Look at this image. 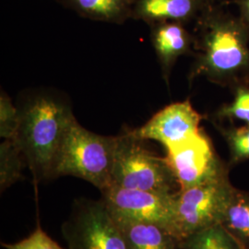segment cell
<instances>
[{
  "instance_id": "ba28073f",
  "label": "cell",
  "mask_w": 249,
  "mask_h": 249,
  "mask_svg": "<svg viewBox=\"0 0 249 249\" xmlns=\"http://www.w3.org/2000/svg\"><path fill=\"white\" fill-rule=\"evenodd\" d=\"M101 194L102 199L113 216L157 224L178 238L175 207L176 193L161 194L110 186L102 190Z\"/></svg>"
},
{
  "instance_id": "7c38bea8",
  "label": "cell",
  "mask_w": 249,
  "mask_h": 249,
  "mask_svg": "<svg viewBox=\"0 0 249 249\" xmlns=\"http://www.w3.org/2000/svg\"><path fill=\"white\" fill-rule=\"evenodd\" d=\"M113 218L127 249H179L180 241L178 237L157 224L115 216Z\"/></svg>"
},
{
  "instance_id": "5bb4252c",
  "label": "cell",
  "mask_w": 249,
  "mask_h": 249,
  "mask_svg": "<svg viewBox=\"0 0 249 249\" xmlns=\"http://www.w3.org/2000/svg\"><path fill=\"white\" fill-rule=\"evenodd\" d=\"M82 16L107 22L122 23L133 11V0H68Z\"/></svg>"
},
{
  "instance_id": "e0dca14e",
  "label": "cell",
  "mask_w": 249,
  "mask_h": 249,
  "mask_svg": "<svg viewBox=\"0 0 249 249\" xmlns=\"http://www.w3.org/2000/svg\"><path fill=\"white\" fill-rule=\"evenodd\" d=\"M213 124L227 143L230 153L229 166L249 160V124L223 126L219 123Z\"/></svg>"
},
{
  "instance_id": "52a82bcc",
  "label": "cell",
  "mask_w": 249,
  "mask_h": 249,
  "mask_svg": "<svg viewBox=\"0 0 249 249\" xmlns=\"http://www.w3.org/2000/svg\"><path fill=\"white\" fill-rule=\"evenodd\" d=\"M164 157L180 190L200 185L229 173L225 163L214 149L213 144L203 128L195 136L165 149Z\"/></svg>"
},
{
  "instance_id": "6da1fadb",
  "label": "cell",
  "mask_w": 249,
  "mask_h": 249,
  "mask_svg": "<svg viewBox=\"0 0 249 249\" xmlns=\"http://www.w3.org/2000/svg\"><path fill=\"white\" fill-rule=\"evenodd\" d=\"M190 81L204 77L232 89L249 84V25L219 5L196 20Z\"/></svg>"
},
{
  "instance_id": "ac0fdd59",
  "label": "cell",
  "mask_w": 249,
  "mask_h": 249,
  "mask_svg": "<svg viewBox=\"0 0 249 249\" xmlns=\"http://www.w3.org/2000/svg\"><path fill=\"white\" fill-rule=\"evenodd\" d=\"M233 97L230 103L223 104L213 114V123L241 121L249 124V84H243L231 89Z\"/></svg>"
},
{
  "instance_id": "9a60e30c",
  "label": "cell",
  "mask_w": 249,
  "mask_h": 249,
  "mask_svg": "<svg viewBox=\"0 0 249 249\" xmlns=\"http://www.w3.org/2000/svg\"><path fill=\"white\" fill-rule=\"evenodd\" d=\"M28 167L25 156L16 140H4L0 145V190H7L22 179Z\"/></svg>"
},
{
  "instance_id": "44dd1931",
  "label": "cell",
  "mask_w": 249,
  "mask_h": 249,
  "mask_svg": "<svg viewBox=\"0 0 249 249\" xmlns=\"http://www.w3.org/2000/svg\"><path fill=\"white\" fill-rule=\"evenodd\" d=\"M239 9L240 18L249 25V0H233Z\"/></svg>"
},
{
  "instance_id": "5b68a950",
  "label": "cell",
  "mask_w": 249,
  "mask_h": 249,
  "mask_svg": "<svg viewBox=\"0 0 249 249\" xmlns=\"http://www.w3.org/2000/svg\"><path fill=\"white\" fill-rule=\"evenodd\" d=\"M233 188L229 173H226L200 185L178 191L175 195V207L179 240L221 224Z\"/></svg>"
},
{
  "instance_id": "ffe728a7",
  "label": "cell",
  "mask_w": 249,
  "mask_h": 249,
  "mask_svg": "<svg viewBox=\"0 0 249 249\" xmlns=\"http://www.w3.org/2000/svg\"><path fill=\"white\" fill-rule=\"evenodd\" d=\"M6 249H64L45 232L40 224L28 237L16 243H2Z\"/></svg>"
},
{
  "instance_id": "8992f818",
  "label": "cell",
  "mask_w": 249,
  "mask_h": 249,
  "mask_svg": "<svg viewBox=\"0 0 249 249\" xmlns=\"http://www.w3.org/2000/svg\"><path fill=\"white\" fill-rule=\"evenodd\" d=\"M61 231L68 249H127L116 221L102 198L75 199Z\"/></svg>"
},
{
  "instance_id": "7a4b0ae2",
  "label": "cell",
  "mask_w": 249,
  "mask_h": 249,
  "mask_svg": "<svg viewBox=\"0 0 249 249\" xmlns=\"http://www.w3.org/2000/svg\"><path fill=\"white\" fill-rule=\"evenodd\" d=\"M16 141L35 183L54 179V169L66 131L75 117L71 107L48 94H38L18 108Z\"/></svg>"
},
{
  "instance_id": "8fae6325",
  "label": "cell",
  "mask_w": 249,
  "mask_h": 249,
  "mask_svg": "<svg viewBox=\"0 0 249 249\" xmlns=\"http://www.w3.org/2000/svg\"><path fill=\"white\" fill-rule=\"evenodd\" d=\"M217 0H139L133 16L151 24L174 21L182 24L200 18Z\"/></svg>"
},
{
  "instance_id": "3957f363",
  "label": "cell",
  "mask_w": 249,
  "mask_h": 249,
  "mask_svg": "<svg viewBox=\"0 0 249 249\" xmlns=\"http://www.w3.org/2000/svg\"><path fill=\"white\" fill-rule=\"evenodd\" d=\"M117 136H102L83 127L74 117L63 140L54 178L83 179L100 191L111 186Z\"/></svg>"
},
{
  "instance_id": "9c48e42d",
  "label": "cell",
  "mask_w": 249,
  "mask_h": 249,
  "mask_svg": "<svg viewBox=\"0 0 249 249\" xmlns=\"http://www.w3.org/2000/svg\"><path fill=\"white\" fill-rule=\"evenodd\" d=\"M203 118L189 101H185L162 108L142 126L130 130L137 138L155 141L166 149L198 133Z\"/></svg>"
},
{
  "instance_id": "277c9868",
  "label": "cell",
  "mask_w": 249,
  "mask_h": 249,
  "mask_svg": "<svg viewBox=\"0 0 249 249\" xmlns=\"http://www.w3.org/2000/svg\"><path fill=\"white\" fill-rule=\"evenodd\" d=\"M111 186L175 194L180 190L165 158L150 151L130 129L117 136Z\"/></svg>"
},
{
  "instance_id": "30bf717a",
  "label": "cell",
  "mask_w": 249,
  "mask_h": 249,
  "mask_svg": "<svg viewBox=\"0 0 249 249\" xmlns=\"http://www.w3.org/2000/svg\"><path fill=\"white\" fill-rule=\"evenodd\" d=\"M151 44L160 63L162 76L167 84L172 70L182 55L193 54L195 36L190 34L185 24L164 21L151 24Z\"/></svg>"
},
{
  "instance_id": "2e32d148",
  "label": "cell",
  "mask_w": 249,
  "mask_h": 249,
  "mask_svg": "<svg viewBox=\"0 0 249 249\" xmlns=\"http://www.w3.org/2000/svg\"><path fill=\"white\" fill-rule=\"evenodd\" d=\"M179 249H244L222 224H215L180 241Z\"/></svg>"
},
{
  "instance_id": "4fadbf2b",
  "label": "cell",
  "mask_w": 249,
  "mask_h": 249,
  "mask_svg": "<svg viewBox=\"0 0 249 249\" xmlns=\"http://www.w3.org/2000/svg\"><path fill=\"white\" fill-rule=\"evenodd\" d=\"M244 249H249V192L234 187L222 223Z\"/></svg>"
},
{
  "instance_id": "d6986e66",
  "label": "cell",
  "mask_w": 249,
  "mask_h": 249,
  "mask_svg": "<svg viewBox=\"0 0 249 249\" xmlns=\"http://www.w3.org/2000/svg\"><path fill=\"white\" fill-rule=\"evenodd\" d=\"M20 122L18 107H14L5 91L0 94V137L4 140H16Z\"/></svg>"
}]
</instances>
